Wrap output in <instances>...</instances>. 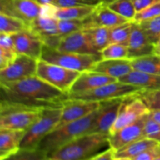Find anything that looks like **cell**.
Masks as SVG:
<instances>
[{"instance_id":"cell-1","label":"cell","mask_w":160,"mask_h":160,"mask_svg":"<svg viewBox=\"0 0 160 160\" xmlns=\"http://www.w3.org/2000/svg\"><path fill=\"white\" fill-rule=\"evenodd\" d=\"M1 100L38 108L62 107L68 95L35 76L0 84Z\"/></svg>"},{"instance_id":"cell-2","label":"cell","mask_w":160,"mask_h":160,"mask_svg":"<svg viewBox=\"0 0 160 160\" xmlns=\"http://www.w3.org/2000/svg\"><path fill=\"white\" fill-rule=\"evenodd\" d=\"M101 108L83 118L54 129L42 141L38 148L46 153L48 156L71 141L84 134H90L101 111Z\"/></svg>"},{"instance_id":"cell-3","label":"cell","mask_w":160,"mask_h":160,"mask_svg":"<svg viewBox=\"0 0 160 160\" xmlns=\"http://www.w3.org/2000/svg\"><path fill=\"white\" fill-rule=\"evenodd\" d=\"M109 134L90 133L66 144L48 156L50 160H86L110 148Z\"/></svg>"},{"instance_id":"cell-4","label":"cell","mask_w":160,"mask_h":160,"mask_svg":"<svg viewBox=\"0 0 160 160\" xmlns=\"http://www.w3.org/2000/svg\"><path fill=\"white\" fill-rule=\"evenodd\" d=\"M44 109L1 100L0 128L26 131L42 116Z\"/></svg>"},{"instance_id":"cell-5","label":"cell","mask_w":160,"mask_h":160,"mask_svg":"<svg viewBox=\"0 0 160 160\" xmlns=\"http://www.w3.org/2000/svg\"><path fill=\"white\" fill-rule=\"evenodd\" d=\"M62 107L45 108L42 116L25 131L20 148H38L42 141L59 124L62 116Z\"/></svg>"},{"instance_id":"cell-6","label":"cell","mask_w":160,"mask_h":160,"mask_svg":"<svg viewBox=\"0 0 160 160\" xmlns=\"http://www.w3.org/2000/svg\"><path fill=\"white\" fill-rule=\"evenodd\" d=\"M45 62L61 66L70 70L79 72L91 70L98 61L101 60V55L79 54L67 52L44 45L41 59Z\"/></svg>"},{"instance_id":"cell-7","label":"cell","mask_w":160,"mask_h":160,"mask_svg":"<svg viewBox=\"0 0 160 160\" xmlns=\"http://www.w3.org/2000/svg\"><path fill=\"white\" fill-rule=\"evenodd\" d=\"M143 91L144 89L137 86L117 81L87 92L70 93L68 94V98L70 99L106 102L114 99H123L141 93Z\"/></svg>"},{"instance_id":"cell-8","label":"cell","mask_w":160,"mask_h":160,"mask_svg":"<svg viewBox=\"0 0 160 160\" xmlns=\"http://www.w3.org/2000/svg\"><path fill=\"white\" fill-rule=\"evenodd\" d=\"M80 74L81 72L50 63L42 59H39L38 62L36 75L67 95Z\"/></svg>"},{"instance_id":"cell-9","label":"cell","mask_w":160,"mask_h":160,"mask_svg":"<svg viewBox=\"0 0 160 160\" xmlns=\"http://www.w3.org/2000/svg\"><path fill=\"white\" fill-rule=\"evenodd\" d=\"M139 94L123 98L120 112L111 128L109 135L149 113V109L139 97Z\"/></svg>"},{"instance_id":"cell-10","label":"cell","mask_w":160,"mask_h":160,"mask_svg":"<svg viewBox=\"0 0 160 160\" xmlns=\"http://www.w3.org/2000/svg\"><path fill=\"white\" fill-rule=\"evenodd\" d=\"M38 62V59L25 55L18 54L12 63L6 68L0 70V84L16 82L35 76Z\"/></svg>"},{"instance_id":"cell-11","label":"cell","mask_w":160,"mask_h":160,"mask_svg":"<svg viewBox=\"0 0 160 160\" xmlns=\"http://www.w3.org/2000/svg\"><path fill=\"white\" fill-rule=\"evenodd\" d=\"M41 7L35 0H0V13L20 19L28 25L40 15Z\"/></svg>"},{"instance_id":"cell-12","label":"cell","mask_w":160,"mask_h":160,"mask_svg":"<svg viewBox=\"0 0 160 160\" xmlns=\"http://www.w3.org/2000/svg\"><path fill=\"white\" fill-rule=\"evenodd\" d=\"M103 103L104 102L70 99L68 98L62 102V116L56 128L89 115L102 107Z\"/></svg>"},{"instance_id":"cell-13","label":"cell","mask_w":160,"mask_h":160,"mask_svg":"<svg viewBox=\"0 0 160 160\" xmlns=\"http://www.w3.org/2000/svg\"><path fill=\"white\" fill-rule=\"evenodd\" d=\"M148 114L110 134L109 138V147L116 152L129 144L144 138V128Z\"/></svg>"},{"instance_id":"cell-14","label":"cell","mask_w":160,"mask_h":160,"mask_svg":"<svg viewBox=\"0 0 160 160\" xmlns=\"http://www.w3.org/2000/svg\"><path fill=\"white\" fill-rule=\"evenodd\" d=\"M58 19L38 16L30 24L28 28L40 37L44 45L57 48L62 37L59 34Z\"/></svg>"},{"instance_id":"cell-15","label":"cell","mask_w":160,"mask_h":160,"mask_svg":"<svg viewBox=\"0 0 160 160\" xmlns=\"http://www.w3.org/2000/svg\"><path fill=\"white\" fill-rule=\"evenodd\" d=\"M15 49L17 54L25 55L39 59L42 56L44 43L39 36L29 28L12 34Z\"/></svg>"},{"instance_id":"cell-16","label":"cell","mask_w":160,"mask_h":160,"mask_svg":"<svg viewBox=\"0 0 160 160\" xmlns=\"http://www.w3.org/2000/svg\"><path fill=\"white\" fill-rule=\"evenodd\" d=\"M57 49L62 52L79 54L101 55L95 48L85 30L76 31L62 37Z\"/></svg>"},{"instance_id":"cell-17","label":"cell","mask_w":160,"mask_h":160,"mask_svg":"<svg viewBox=\"0 0 160 160\" xmlns=\"http://www.w3.org/2000/svg\"><path fill=\"white\" fill-rule=\"evenodd\" d=\"M128 21L130 20L109 9L107 5L101 4L95 8L88 17L85 18V29L95 27L111 28Z\"/></svg>"},{"instance_id":"cell-18","label":"cell","mask_w":160,"mask_h":160,"mask_svg":"<svg viewBox=\"0 0 160 160\" xmlns=\"http://www.w3.org/2000/svg\"><path fill=\"white\" fill-rule=\"evenodd\" d=\"M123 99L104 102L91 133L109 134L110 130L117 118Z\"/></svg>"},{"instance_id":"cell-19","label":"cell","mask_w":160,"mask_h":160,"mask_svg":"<svg viewBox=\"0 0 160 160\" xmlns=\"http://www.w3.org/2000/svg\"><path fill=\"white\" fill-rule=\"evenodd\" d=\"M153 46L154 44L150 42L138 23L134 22L132 32L128 44V59H134L152 55Z\"/></svg>"},{"instance_id":"cell-20","label":"cell","mask_w":160,"mask_h":160,"mask_svg":"<svg viewBox=\"0 0 160 160\" xmlns=\"http://www.w3.org/2000/svg\"><path fill=\"white\" fill-rule=\"evenodd\" d=\"M117 81H118L117 78L92 70L81 72L78 79L73 83L70 93L87 92Z\"/></svg>"},{"instance_id":"cell-21","label":"cell","mask_w":160,"mask_h":160,"mask_svg":"<svg viewBox=\"0 0 160 160\" xmlns=\"http://www.w3.org/2000/svg\"><path fill=\"white\" fill-rule=\"evenodd\" d=\"M134 70L131 64V59H101L93 66L91 70L104 73L108 76L120 79Z\"/></svg>"},{"instance_id":"cell-22","label":"cell","mask_w":160,"mask_h":160,"mask_svg":"<svg viewBox=\"0 0 160 160\" xmlns=\"http://www.w3.org/2000/svg\"><path fill=\"white\" fill-rule=\"evenodd\" d=\"M25 131L0 128V160L14 154L20 149Z\"/></svg>"},{"instance_id":"cell-23","label":"cell","mask_w":160,"mask_h":160,"mask_svg":"<svg viewBox=\"0 0 160 160\" xmlns=\"http://www.w3.org/2000/svg\"><path fill=\"white\" fill-rule=\"evenodd\" d=\"M118 81L137 86L144 90L160 89V75L147 72L133 70L129 73L118 79Z\"/></svg>"},{"instance_id":"cell-24","label":"cell","mask_w":160,"mask_h":160,"mask_svg":"<svg viewBox=\"0 0 160 160\" xmlns=\"http://www.w3.org/2000/svg\"><path fill=\"white\" fill-rule=\"evenodd\" d=\"M159 144V142H156L153 139L144 137L116 152L115 156L128 157L133 159L135 156L140 155L141 153L144 152L146 150L153 148Z\"/></svg>"},{"instance_id":"cell-25","label":"cell","mask_w":160,"mask_h":160,"mask_svg":"<svg viewBox=\"0 0 160 160\" xmlns=\"http://www.w3.org/2000/svg\"><path fill=\"white\" fill-rule=\"evenodd\" d=\"M97 6H69L57 7L56 18L58 20H84L95 11Z\"/></svg>"},{"instance_id":"cell-26","label":"cell","mask_w":160,"mask_h":160,"mask_svg":"<svg viewBox=\"0 0 160 160\" xmlns=\"http://www.w3.org/2000/svg\"><path fill=\"white\" fill-rule=\"evenodd\" d=\"M134 70L160 75V57L156 55H148L143 57L131 59Z\"/></svg>"},{"instance_id":"cell-27","label":"cell","mask_w":160,"mask_h":160,"mask_svg":"<svg viewBox=\"0 0 160 160\" xmlns=\"http://www.w3.org/2000/svg\"><path fill=\"white\" fill-rule=\"evenodd\" d=\"M134 22L128 21L109 28V44H120L128 46Z\"/></svg>"},{"instance_id":"cell-28","label":"cell","mask_w":160,"mask_h":160,"mask_svg":"<svg viewBox=\"0 0 160 160\" xmlns=\"http://www.w3.org/2000/svg\"><path fill=\"white\" fill-rule=\"evenodd\" d=\"M85 31L88 34L95 48L99 52L109 45V28L95 27L85 29Z\"/></svg>"},{"instance_id":"cell-29","label":"cell","mask_w":160,"mask_h":160,"mask_svg":"<svg viewBox=\"0 0 160 160\" xmlns=\"http://www.w3.org/2000/svg\"><path fill=\"white\" fill-rule=\"evenodd\" d=\"M28 28V25L23 20L16 17L0 13V33L14 34Z\"/></svg>"},{"instance_id":"cell-30","label":"cell","mask_w":160,"mask_h":160,"mask_svg":"<svg viewBox=\"0 0 160 160\" xmlns=\"http://www.w3.org/2000/svg\"><path fill=\"white\" fill-rule=\"evenodd\" d=\"M107 6L112 11L128 19L130 21L134 20L137 12L132 0H115Z\"/></svg>"},{"instance_id":"cell-31","label":"cell","mask_w":160,"mask_h":160,"mask_svg":"<svg viewBox=\"0 0 160 160\" xmlns=\"http://www.w3.org/2000/svg\"><path fill=\"white\" fill-rule=\"evenodd\" d=\"M138 24L150 42L156 43L160 38V16L141 22Z\"/></svg>"},{"instance_id":"cell-32","label":"cell","mask_w":160,"mask_h":160,"mask_svg":"<svg viewBox=\"0 0 160 160\" xmlns=\"http://www.w3.org/2000/svg\"><path fill=\"white\" fill-rule=\"evenodd\" d=\"M102 59H128V46L120 44H109L101 52Z\"/></svg>"},{"instance_id":"cell-33","label":"cell","mask_w":160,"mask_h":160,"mask_svg":"<svg viewBox=\"0 0 160 160\" xmlns=\"http://www.w3.org/2000/svg\"><path fill=\"white\" fill-rule=\"evenodd\" d=\"M48 155L42 150L36 149H22L14 154L1 160H47Z\"/></svg>"},{"instance_id":"cell-34","label":"cell","mask_w":160,"mask_h":160,"mask_svg":"<svg viewBox=\"0 0 160 160\" xmlns=\"http://www.w3.org/2000/svg\"><path fill=\"white\" fill-rule=\"evenodd\" d=\"M59 34L64 37L76 31L85 29V19L84 20H58Z\"/></svg>"},{"instance_id":"cell-35","label":"cell","mask_w":160,"mask_h":160,"mask_svg":"<svg viewBox=\"0 0 160 160\" xmlns=\"http://www.w3.org/2000/svg\"><path fill=\"white\" fill-rule=\"evenodd\" d=\"M138 95L149 110L160 109V89L144 90Z\"/></svg>"},{"instance_id":"cell-36","label":"cell","mask_w":160,"mask_h":160,"mask_svg":"<svg viewBox=\"0 0 160 160\" xmlns=\"http://www.w3.org/2000/svg\"><path fill=\"white\" fill-rule=\"evenodd\" d=\"M158 16H160V1L136 12L133 22L138 23L145 20L154 18Z\"/></svg>"},{"instance_id":"cell-37","label":"cell","mask_w":160,"mask_h":160,"mask_svg":"<svg viewBox=\"0 0 160 160\" xmlns=\"http://www.w3.org/2000/svg\"><path fill=\"white\" fill-rule=\"evenodd\" d=\"M105 4V0H56L57 7H69V6H98Z\"/></svg>"},{"instance_id":"cell-38","label":"cell","mask_w":160,"mask_h":160,"mask_svg":"<svg viewBox=\"0 0 160 160\" xmlns=\"http://www.w3.org/2000/svg\"><path fill=\"white\" fill-rule=\"evenodd\" d=\"M144 137L153 139L160 143V124L153 120L149 114L144 128Z\"/></svg>"},{"instance_id":"cell-39","label":"cell","mask_w":160,"mask_h":160,"mask_svg":"<svg viewBox=\"0 0 160 160\" xmlns=\"http://www.w3.org/2000/svg\"><path fill=\"white\" fill-rule=\"evenodd\" d=\"M17 56L18 54L16 50L0 48V70L6 68L12 63Z\"/></svg>"},{"instance_id":"cell-40","label":"cell","mask_w":160,"mask_h":160,"mask_svg":"<svg viewBox=\"0 0 160 160\" xmlns=\"http://www.w3.org/2000/svg\"><path fill=\"white\" fill-rule=\"evenodd\" d=\"M160 154V144L146 150L138 156L133 158V160H154Z\"/></svg>"},{"instance_id":"cell-41","label":"cell","mask_w":160,"mask_h":160,"mask_svg":"<svg viewBox=\"0 0 160 160\" xmlns=\"http://www.w3.org/2000/svg\"><path fill=\"white\" fill-rule=\"evenodd\" d=\"M0 48L16 50L12 34L0 33Z\"/></svg>"},{"instance_id":"cell-42","label":"cell","mask_w":160,"mask_h":160,"mask_svg":"<svg viewBox=\"0 0 160 160\" xmlns=\"http://www.w3.org/2000/svg\"><path fill=\"white\" fill-rule=\"evenodd\" d=\"M115 152L111 148H107L86 160H114Z\"/></svg>"},{"instance_id":"cell-43","label":"cell","mask_w":160,"mask_h":160,"mask_svg":"<svg viewBox=\"0 0 160 160\" xmlns=\"http://www.w3.org/2000/svg\"><path fill=\"white\" fill-rule=\"evenodd\" d=\"M57 10V6L54 5H44L41 7L40 15L44 17H52L56 18V12Z\"/></svg>"},{"instance_id":"cell-44","label":"cell","mask_w":160,"mask_h":160,"mask_svg":"<svg viewBox=\"0 0 160 160\" xmlns=\"http://www.w3.org/2000/svg\"><path fill=\"white\" fill-rule=\"evenodd\" d=\"M159 1L160 0H132L137 12L142 10Z\"/></svg>"},{"instance_id":"cell-45","label":"cell","mask_w":160,"mask_h":160,"mask_svg":"<svg viewBox=\"0 0 160 160\" xmlns=\"http://www.w3.org/2000/svg\"><path fill=\"white\" fill-rule=\"evenodd\" d=\"M149 117L153 120L160 124V109H155V110H150Z\"/></svg>"},{"instance_id":"cell-46","label":"cell","mask_w":160,"mask_h":160,"mask_svg":"<svg viewBox=\"0 0 160 160\" xmlns=\"http://www.w3.org/2000/svg\"><path fill=\"white\" fill-rule=\"evenodd\" d=\"M152 54L156 55V56H159L160 57V38L157 41H156V43L154 44Z\"/></svg>"},{"instance_id":"cell-47","label":"cell","mask_w":160,"mask_h":160,"mask_svg":"<svg viewBox=\"0 0 160 160\" xmlns=\"http://www.w3.org/2000/svg\"><path fill=\"white\" fill-rule=\"evenodd\" d=\"M40 6L44 5H54L56 4V0H35Z\"/></svg>"},{"instance_id":"cell-48","label":"cell","mask_w":160,"mask_h":160,"mask_svg":"<svg viewBox=\"0 0 160 160\" xmlns=\"http://www.w3.org/2000/svg\"><path fill=\"white\" fill-rule=\"evenodd\" d=\"M114 160H133L131 158L128 157H120V156H115Z\"/></svg>"},{"instance_id":"cell-49","label":"cell","mask_w":160,"mask_h":160,"mask_svg":"<svg viewBox=\"0 0 160 160\" xmlns=\"http://www.w3.org/2000/svg\"><path fill=\"white\" fill-rule=\"evenodd\" d=\"M115 1V0H105V4L106 5H108L109 4L110 2H112Z\"/></svg>"},{"instance_id":"cell-50","label":"cell","mask_w":160,"mask_h":160,"mask_svg":"<svg viewBox=\"0 0 160 160\" xmlns=\"http://www.w3.org/2000/svg\"><path fill=\"white\" fill-rule=\"evenodd\" d=\"M154 160H160V154L159 155V156H157V157H156V159H155Z\"/></svg>"},{"instance_id":"cell-51","label":"cell","mask_w":160,"mask_h":160,"mask_svg":"<svg viewBox=\"0 0 160 160\" xmlns=\"http://www.w3.org/2000/svg\"><path fill=\"white\" fill-rule=\"evenodd\" d=\"M47 160H50V159H48H48H47Z\"/></svg>"}]
</instances>
